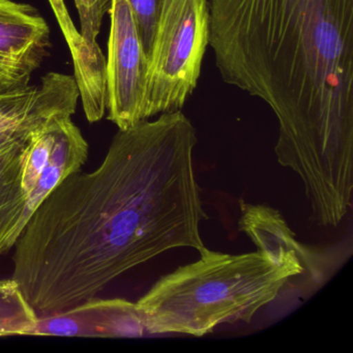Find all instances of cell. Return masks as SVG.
Listing matches in <instances>:
<instances>
[{
    "mask_svg": "<svg viewBox=\"0 0 353 353\" xmlns=\"http://www.w3.org/2000/svg\"><path fill=\"white\" fill-rule=\"evenodd\" d=\"M196 144L183 111L163 113L119 130L94 170L73 173L49 194L14 245L12 279L37 313L96 297L165 252L205 248Z\"/></svg>",
    "mask_w": 353,
    "mask_h": 353,
    "instance_id": "cell-1",
    "label": "cell"
},
{
    "mask_svg": "<svg viewBox=\"0 0 353 353\" xmlns=\"http://www.w3.org/2000/svg\"><path fill=\"white\" fill-rule=\"evenodd\" d=\"M223 81L268 105L274 152L299 175L314 220L352 206L353 0H210Z\"/></svg>",
    "mask_w": 353,
    "mask_h": 353,
    "instance_id": "cell-2",
    "label": "cell"
},
{
    "mask_svg": "<svg viewBox=\"0 0 353 353\" xmlns=\"http://www.w3.org/2000/svg\"><path fill=\"white\" fill-rule=\"evenodd\" d=\"M199 254L136 303L150 336H202L221 324L250 322L291 278L303 274L299 264L279 265L259 251L232 255L205 247Z\"/></svg>",
    "mask_w": 353,
    "mask_h": 353,
    "instance_id": "cell-3",
    "label": "cell"
},
{
    "mask_svg": "<svg viewBox=\"0 0 353 353\" xmlns=\"http://www.w3.org/2000/svg\"><path fill=\"white\" fill-rule=\"evenodd\" d=\"M210 45L208 0H159L145 117L181 110L197 88Z\"/></svg>",
    "mask_w": 353,
    "mask_h": 353,
    "instance_id": "cell-4",
    "label": "cell"
},
{
    "mask_svg": "<svg viewBox=\"0 0 353 353\" xmlns=\"http://www.w3.org/2000/svg\"><path fill=\"white\" fill-rule=\"evenodd\" d=\"M107 63V119L127 130L145 117L150 61L129 0H111Z\"/></svg>",
    "mask_w": 353,
    "mask_h": 353,
    "instance_id": "cell-5",
    "label": "cell"
},
{
    "mask_svg": "<svg viewBox=\"0 0 353 353\" xmlns=\"http://www.w3.org/2000/svg\"><path fill=\"white\" fill-rule=\"evenodd\" d=\"M239 230L245 233L257 251L279 265L299 264L312 280L322 284L336 268V254L299 243L281 212L264 204L241 202Z\"/></svg>",
    "mask_w": 353,
    "mask_h": 353,
    "instance_id": "cell-6",
    "label": "cell"
},
{
    "mask_svg": "<svg viewBox=\"0 0 353 353\" xmlns=\"http://www.w3.org/2000/svg\"><path fill=\"white\" fill-rule=\"evenodd\" d=\"M30 336L139 338L150 334L136 303L96 296L65 311L39 316Z\"/></svg>",
    "mask_w": 353,
    "mask_h": 353,
    "instance_id": "cell-7",
    "label": "cell"
},
{
    "mask_svg": "<svg viewBox=\"0 0 353 353\" xmlns=\"http://www.w3.org/2000/svg\"><path fill=\"white\" fill-rule=\"evenodd\" d=\"M48 1L71 51L74 79L86 119L90 123H97L106 112V59L99 45L88 42L76 28L65 0Z\"/></svg>",
    "mask_w": 353,
    "mask_h": 353,
    "instance_id": "cell-8",
    "label": "cell"
},
{
    "mask_svg": "<svg viewBox=\"0 0 353 353\" xmlns=\"http://www.w3.org/2000/svg\"><path fill=\"white\" fill-rule=\"evenodd\" d=\"M48 23L28 3L0 0V55L36 71L51 47Z\"/></svg>",
    "mask_w": 353,
    "mask_h": 353,
    "instance_id": "cell-9",
    "label": "cell"
},
{
    "mask_svg": "<svg viewBox=\"0 0 353 353\" xmlns=\"http://www.w3.org/2000/svg\"><path fill=\"white\" fill-rule=\"evenodd\" d=\"M79 100L77 84L72 76L47 74L39 86L32 110L23 119L0 128V148L13 144L26 145L30 138L55 119L75 114Z\"/></svg>",
    "mask_w": 353,
    "mask_h": 353,
    "instance_id": "cell-10",
    "label": "cell"
},
{
    "mask_svg": "<svg viewBox=\"0 0 353 353\" xmlns=\"http://www.w3.org/2000/svg\"><path fill=\"white\" fill-rule=\"evenodd\" d=\"M54 145L46 168L26 199L22 227L49 194L68 176L81 170L88 159V143L72 117L57 119L53 125ZM23 231V230H22Z\"/></svg>",
    "mask_w": 353,
    "mask_h": 353,
    "instance_id": "cell-11",
    "label": "cell"
},
{
    "mask_svg": "<svg viewBox=\"0 0 353 353\" xmlns=\"http://www.w3.org/2000/svg\"><path fill=\"white\" fill-rule=\"evenodd\" d=\"M26 145L0 148V255L11 250L23 227L26 198L21 188V154Z\"/></svg>",
    "mask_w": 353,
    "mask_h": 353,
    "instance_id": "cell-12",
    "label": "cell"
},
{
    "mask_svg": "<svg viewBox=\"0 0 353 353\" xmlns=\"http://www.w3.org/2000/svg\"><path fill=\"white\" fill-rule=\"evenodd\" d=\"M39 315L13 279L0 280V336H30Z\"/></svg>",
    "mask_w": 353,
    "mask_h": 353,
    "instance_id": "cell-13",
    "label": "cell"
},
{
    "mask_svg": "<svg viewBox=\"0 0 353 353\" xmlns=\"http://www.w3.org/2000/svg\"><path fill=\"white\" fill-rule=\"evenodd\" d=\"M55 121L34 134L22 150L21 188L26 199L34 191L50 159L54 145L53 125Z\"/></svg>",
    "mask_w": 353,
    "mask_h": 353,
    "instance_id": "cell-14",
    "label": "cell"
},
{
    "mask_svg": "<svg viewBox=\"0 0 353 353\" xmlns=\"http://www.w3.org/2000/svg\"><path fill=\"white\" fill-rule=\"evenodd\" d=\"M39 86H28L17 92L0 94V128L20 121L32 110Z\"/></svg>",
    "mask_w": 353,
    "mask_h": 353,
    "instance_id": "cell-15",
    "label": "cell"
},
{
    "mask_svg": "<svg viewBox=\"0 0 353 353\" xmlns=\"http://www.w3.org/2000/svg\"><path fill=\"white\" fill-rule=\"evenodd\" d=\"M144 50L150 61L158 22L159 0H129Z\"/></svg>",
    "mask_w": 353,
    "mask_h": 353,
    "instance_id": "cell-16",
    "label": "cell"
},
{
    "mask_svg": "<svg viewBox=\"0 0 353 353\" xmlns=\"http://www.w3.org/2000/svg\"><path fill=\"white\" fill-rule=\"evenodd\" d=\"M32 73L34 71L23 63L0 55V94L28 88Z\"/></svg>",
    "mask_w": 353,
    "mask_h": 353,
    "instance_id": "cell-17",
    "label": "cell"
},
{
    "mask_svg": "<svg viewBox=\"0 0 353 353\" xmlns=\"http://www.w3.org/2000/svg\"><path fill=\"white\" fill-rule=\"evenodd\" d=\"M80 18L90 19L105 15L110 8L111 0H74Z\"/></svg>",
    "mask_w": 353,
    "mask_h": 353,
    "instance_id": "cell-18",
    "label": "cell"
}]
</instances>
